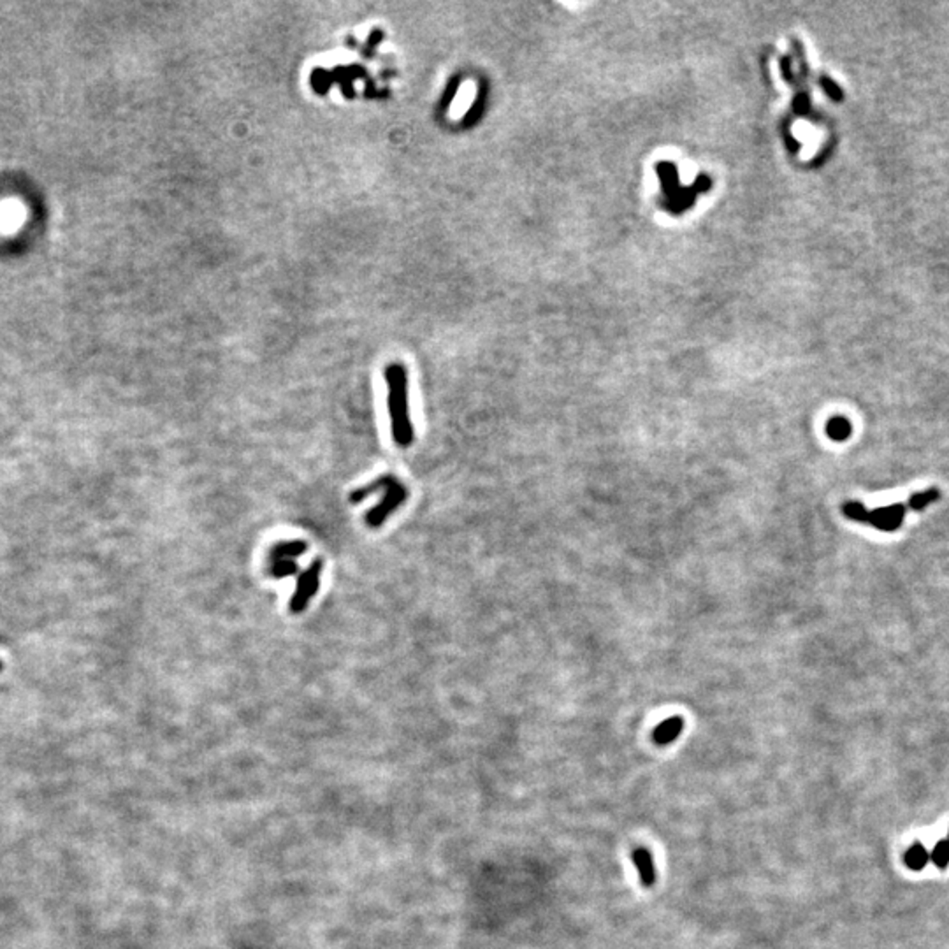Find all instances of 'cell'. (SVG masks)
I'll use <instances>...</instances> for the list:
<instances>
[{
	"instance_id": "obj_2",
	"label": "cell",
	"mask_w": 949,
	"mask_h": 949,
	"mask_svg": "<svg viewBox=\"0 0 949 949\" xmlns=\"http://www.w3.org/2000/svg\"><path fill=\"white\" fill-rule=\"evenodd\" d=\"M907 503H893L890 506H881L876 510H867L865 505L858 501H846L842 505V513L851 520L869 524L879 531H897L904 523Z\"/></svg>"
},
{
	"instance_id": "obj_3",
	"label": "cell",
	"mask_w": 949,
	"mask_h": 949,
	"mask_svg": "<svg viewBox=\"0 0 949 949\" xmlns=\"http://www.w3.org/2000/svg\"><path fill=\"white\" fill-rule=\"evenodd\" d=\"M323 570V561L315 559L304 571H301L297 577L296 591L289 602V609L292 614H303L308 609L311 599L315 598L320 585V573Z\"/></svg>"
},
{
	"instance_id": "obj_9",
	"label": "cell",
	"mask_w": 949,
	"mask_h": 949,
	"mask_svg": "<svg viewBox=\"0 0 949 949\" xmlns=\"http://www.w3.org/2000/svg\"><path fill=\"white\" fill-rule=\"evenodd\" d=\"M851 431H853V427H851L849 420L844 419V417H832L828 424H826V434L833 441L847 440L851 436Z\"/></svg>"
},
{
	"instance_id": "obj_4",
	"label": "cell",
	"mask_w": 949,
	"mask_h": 949,
	"mask_svg": "<svg viewBox=\"0 0 949 949\" xmlns=\"http://www.w3.org/2000/svg\"><path fill=\"white\" fill-rule=\"evenodd\" d=\"M408 496H410L408 489L395 478L393 484L386 489V492H383L382 501H380L375 508H371L368 513H366L364 517L366 524H368L369 527H380L383 523H386L387 517H389L390 513H394L395 510L408 499Z\"/></svg>"
},
{
	"instance_id": "obj_6",
	"label": "cell",
	"mask_w": 949,
	"mask_h": 949,
	"mask_svg": "<svg viewBox=\"0 0 949 949\" xmlns=\"http://www.w3.org/2000/svg\"><path fill=\"white\" fill-rule=\"evenodd\" d=\"M631 860L636 865V869H638L640 881H642L643 886H652L656 883V869H654V860L650 851L645 849V847H638V849L633 851Z\"/></svg>"
},
{
	"instance_id": "obj_5",
	"label": "cell",
	"mask_w": 949,
	"mask_h": 949,
	"mask_svg": "<svg viewBox=\"0 0 949 949\" xmlns=\"http://www.w3.org/2000/svg\"><path fill=\"white\" fill-rule=\"evenodd\" d=\"M682 728H684V719L681 715H672L654 728L652 740L657 746H668L679 739Z\"/></svg>"
},
{
	"instance_id": "obj_11",
	"label": "cell",
	"mask_w": 949,
	"mask_h": 949,
	"mask_svg": "<svg viewBox=\"0 0 949 949\" xmlns=\"http://www.w3.org/2000/svg\"><path fill=\"white\" fill-rule=\"evenodd\" d=\"M941 498L939 489H926V491L918 492V494H912L907 501V508L914 510V512H921L925 506H929L930 503L937 501Z\"/></svg>"
},
{
	"instance_id": "obj_12",
	"label": "cell",
	"mask_w": 949,
	"mask_h": 949,
	"mask_svg": "<svg viewBox=\"0 0 949 949\" xmlns=\"http://www.w3.org/2000/svg\"><path fill=\"white\" fill-rule=\"evenodd\" d=\"M297 571H299V566H297L296 561H276V563L269 564L268 568V573L271 575V578H285L297 573Z\"/></svg>"
},
{
	"instance_id": "obj_7",
	"label": "cell",
	"mask_w": 949,
	"mask_h": 949,
	"mask_svg": "<svg viewBox=\"0 0 949 949\" xmlns=\"http://www.w3.org/2000/svg\"><path fill=\"white\" fill-rule=\"evenodd\" d=\"M308 545L303 540H290L275 544L269 551V563L276 561H296L297 557L306 552Z\"/></svg>"
},
{
	"instance_id": "obj_10",
	"label": "cell",
	"mask_w": 949,
	"mask_h": 949,
	"mask_svg": "<svg viewBox=\"0 0 949 949\" xmlns=\"http://www.w3.org/2000/svg\"><path fill=\"white\" fill-rule=\"evenodd\" d=\"M929 860H930V853L925 849V846H923L921 842L912 844V846L909 847V851L905 853V857H904L905 865H907V867L912 869V870H921L926 864H929Z\"/></svg>"
},
{
	"instance_id": "obj_1",
	"label": "cell",
	"mask_w": 949,
	"mask_h": 949,
	"mask_svg": "<svg viewBox=\"0 0 949 949\" xmlns=\"http://www.w3.org/2000/svg\"><path fill=\"white\" fill-rule=\"evenodd\" d=\"M387 406H389L390 431L398 447L408 448L413 443V424L410 417L408 373L401 362H390L386 368Z\"/></svg>"
},
{
	"instance_id": "obj_14",
	"label": "cell",
	"mask_w": 949,
	"mask_h": 949,
	"mask_svg": "<svg viewBox=\"0 0 949 949\" xmlns=\"http://www.w3.org/2000/svg\"><path fill=\"white\" fill-rule=\"evenodd\" d=\"M948 842H949V839H948Z\"/></svg>"
},
{
	"instance_id": "obj_8",
	"label": "cell",
	"mask_w": 949,
	"mask_h": 949,
	"mask_svg": "<svg viewBox=\"0 0 949 949\" xmlns=\"http://www.w3.org/2000/svg\"><path fill=\"white\" fill-rule=\"evenodd\" d=\"M395 478H398V477H394V474H382V477L375 478V480L369 482V484L364 485V487L355 489V491L350 494V503H355V505H357V503L364 501L368 496L376 494V492H380V491H386V489L389 487L390 484H393Z\"/></svg>"
},
{
	"instance_id": "obj_13",
	"label": "cell",
	"mask_w": 949,
	"mask_h": 949,
	"mask_svg": "<svg viewBox=\"0 0 949 949\" xmlns=\"http://www.w3.org/2000/svg\"><path fill=\"white\" fill-rule=\"evenodd\" d=\"M930 860L936 864L937 869H946L949 864V842L948 840H941V842L936 844L933 851L930 853Z\"/></svg>"
}]
</instances>
